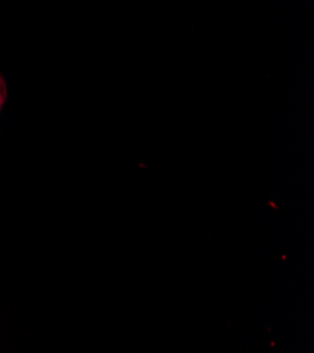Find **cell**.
<instances>
[{"label": "cell", "mask_w": 314, "mask_h": 353, "mask_svg": "<svg viewBox=\"0 0 314 353\" xmlns=\"http://www.w3.org/2000/svg\"><path fill=\"white\" fill-rule=\"evenodd\" d=\"M5 100H6V86H5L3 78L0 77V112H2V109H3Z\"/></svg>", "instance_id": "6da1fadb"}]
</instances>
